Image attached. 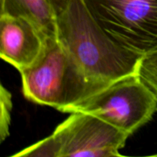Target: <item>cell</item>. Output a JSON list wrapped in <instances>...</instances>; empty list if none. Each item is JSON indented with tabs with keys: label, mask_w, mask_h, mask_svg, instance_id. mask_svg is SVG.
I'll return each instance as SVG.
<instances>
[{
	"label": "cell",
	"mask_w": 157,
	"mask_h": 157,
	"mask_svg": "<svg viewBox=\"0 0 157 157\" xmlns=\"http://www.w3.org/2000/svg\"><path fill=\"white\" fill-rule=\"evenodd\" d=\"M57 38L90 81L104 88L137 74L142 55L115 42L83 0H71L57 16Z\"/></svg>",
	"instance_id": "obj_1"
},
{
	"label": "cell",
	"mask_w": 157,
	"mask_h": 157,
	"mask_svg": "<svg viewBox=\"0 0 157 157\" xmlns=\"http://www.w3.org/2000/svg\"><path fill=\"white\" fill-rule=\"evenodd\" d=\"M19 73L25 98L64 113L103 89L87 78L57 36L48 37L38 59Z\"/></svg>",
	"instance_id": "obj_2"
},
{
	"label": "cell",
	"mask_w": 157,
	"mask_h": 157,
	"mask_svg": "<svg viewBox=\"0 0 157 157\" xmlns=\"http://www.w3.org/2000/svg\"><path fill=\"white\" fill-rule=\"evenodd\" d=\"M156 111L154 96L135 74L111 83L65 113L94 115L130 136L148 123Z\"/></svg>",
	"instance_id": "obj_3"
},
{
	"label": "cell",
	"mask_w": 157,
	"mask_h": 157,
	"mask_svg": "<svg viewBox=\"0 0 157 157\" xmlns=\"http://www.w3.org/2000/svg\"><path fill=\"white\" fill-rule=\"evenodd\" d=\"M119 45L142 56L157 50V0H83Z\"/></svg>",
	"instance_id": "obj_4"
},
{
	"label": "cell",
	"mask_w": 157,
	"mask_h": 157,
	"mask_svg": "<svg viewBox=\"0 0 157 157\" xmlns=\"http://www.w3.org/2000/svg\"><path fill=\"white\" fill-rule=\"evenodd\" d=\"M129 135L101 118L74 112L49 136L55 157L122 156Z\"/></svg>",
	"instance_id": "obj_5"
},
{
	"label": "cell",
	"mask_w": 157,
	"mask_h": 157,
	"mask_svg": "<svg viewBox=\"0 0 157 157\" xmlns=\"http://www.w3.org/2000/svg\"><path fill=\"white\" fill-rule=\"evenodd\" d=\"M47 38L25 18L0 15V56L18 71L38 59Z\"/></svg>",
	"instance_id": "obj_6"
},
{
	"label": "cell",
	"mask_w": 157,
	"mask_h": 157,
	"mask_svg": "<svg viewBox=\"0 0 157 157\" xmlns=\"http://www.w3.org/2000/svg\"><path fill=\"white\" fill-rule=\"evenodd\" d=\"M0 15L25 18L46 37L57 36V15L48 0H1Z\"/></svg>",
	"instance_id": "obj_7"
},
{
	"label": "cell",
	"mask_w": 157,
	"mask_h": 157,
	"mask_svg": "<svg viewBox=\"0 0 157 157\" xmlns=\"http://www.w3.org/2000/svg\"><path fill=\"white\" fill-rule=\"evenodd\" d=\"M137 75L153 94L157 103V50L142 57Z\"/></svg>",
	"instance_id": "obj_8"
},
{
	"label": "cell",
	"mask_w": 157,
	"mask_h": 157,
	"mask_svg": "<svg viewBox=\"0 0 157 157\" xmlns=\"http://www.w3.org/2000/svg\"><path fill=\"white\" fill-rule=\"evenodd\" d=\"M1 117H0V135L1 140L3 141L9 135V128L11 121V111L12 108V95L1 86Z\"/></svg>",
	"instance_id": "obj_9"
},
{
	"label": "cell",
	"mask_w": 157,
	"mask_h": 157,
	"mask_svg": "<svg viewBox=\"0 0 157 157\" xmlns=\"http://www.w3.org/2000/svg\"><path fill=\"white\" fill-rule=\"evenodd\" d=\"M48 1L58 16L67 9L71 0H48Z\"/></svg>",
	"instance_id": "obj_10"
}]
</instances>
